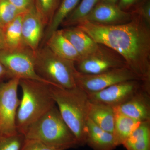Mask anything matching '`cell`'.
<instances>
[{"mask_svg":"<svg viewBox=\"0 0 150 150\" xmlns=\"http://www.w3.org/2000/svg\"><path fill=\"white\" fill-rule=\"evenodd\" d=\"M75 26L96 43L119 54L140 80L150 83V26L139 12L133 13L131 20L123 24L105 25L83 21Z\"/></svg>","mask_w":150,"mask_h":150,"instance_id":"6da1fadb","label":"cell"},{"mask_svg":"<svg viewBox=\"0 0 150 150\" xmlns=\"http://www.w3.org/2000/svg\"><path fill=\"white\" fill-rule=\"evenodd\" d=\"M51 95L60 114L75 137L79 146L86 144L87 93L79 87L66 88L50 85Z\"/></svg>","mask_w":150,"mask_h":150,"instance_id":"7a4b0ae2","label":"cell"},{"mask_svg":"<svg viewBox=\"0 0 150 150\" xmlns=\"http://www.w3.org/2000/svg\"><path fill=\"white\" fill-rule=\"evenodd\" d=\"M22 96L16 118L17 129L23 134L33 123L56 105L51 95L50 85L31 79L19 80Z\"/></svg>","mask_w":150,"mask_h":150,"instance_id":"3957f363","label":"cell"},{"mask_svg":"<svg viewBox=\"0 0 150 150\" xmlns=\"http://www.w3.org/2000/svg\"><path fill=\"white\" fill-rule=\"evenodd\" d=\"M23 135L25 139L37 140L48 146L66 150L79 146L56 104L28 126Z\"/></svg>","mask_w":150,"mask_h":150,"instance_id":"277c9868","label":"cell"},{"mask_svg":"<svg viewBox=\"0 0 150 150\" xmlns=\"http://www.w3.org/2000/svg\"><path fill=\"white\" fill-rule=\"evenodd\" d=\"M35 71L51 85L66 88L77 86L75 62L57 56L46 45L34 52Z\"/></svg>","mask_w":150,"mask_h":150,"instance_id":"5b68a950","label":"cell"},{"mask_svg":"<svg viewBox=\"0 0 150 150\" xmlns=\"http://www.w3.org/2000/svg\"><path fill=\"white\" fill-rule=\"evenodd\" d=\"M19 80L11 78L0 83V136L18 133L16 118L20 100L18 96Z\"/></svg>","mask_w":150,"mask_h":150,"instance_id":"8992f818","label":"cell"},{"mask_svg":"<svg viewBox=\"0 0 150 150\" xmlns=\"http://www.w3.org/2000/svg\"><path fill=\"white\" fill-rule=\"evenodd\" d=\"M0 61L12 78L33 80L49 84L36 73L34 52L29 48L17 51H0Z\"/></svg>","mask_w":150,"mask_h":150,"instance_id":"52a82bcc","label":"cell"},{"mask_svg":"<svg viewBox=\"0 0 150 150\" xmlns=\"http://www.w3.org/2000/svg\"><path fill=\"white\" fill-rule=\"evenodd\" d=\"M134 80L142 81L126 67L97 74H86L77 71L76 76L77 86L87 93L99 91L115 84Z\"/></svg>","mask_w":150,"mask_h":150,"instance_id":"ba28073f","label":"cell"},{"mask_svg":"<svg viewBox=\"0 0 150 150\" xmlns=\"http://www.w3.org/2000/svg\"><path fill=\"white\" fill-rule=\"evenodd\" d=\"M150 84L134 80L115 84L99 91L87 93L90 102L114 108L126 102L143 89L150 88Z\"/></svg>","mask_w":150,"mask_h":150,"instance_id":"9c48e42d","label":"cell"},{"mask_svg":"<svg viewBox=\"0 0 150 150\" xmlns=\"http://www.w3.org/2000/svg\"><path fill=\"white\" fill-rule=\"evenodd\" d=\"M102 46L100 44L99 48L93 54L75 62L78 71L86 74H97L117 68L127 67L126 62L119 54Z\"/></svg>","mask_w":150,"mask_h":150,"instance_id":"30bf717a","label":"cell"},{"mask_svg":"<svg viewBox=\"0 0 150 150\" xmlns=\"http://www.w3.org/2000/svg\"><path fill=\"white\" fill-rule=\"evenodd\" d=\"M132 15L133 13L123 10L116 4L100 2L81 22L86 21L105 25H116L130 21Z\"/></svg>","mask_w":150,"mask_h":150,"instance_id":"8fae6325","label":"cell"},{"mask_svg":"<svg viewBox=\"0 0 150 150\" xmlns=\"http://www.w3.org/2000/svg\"><path fill=\"white\" fill-rule=\"evenodd\" d=\"M113 108L116 112L136 121H150V89H143L126 102Z\"/></svg>","mask_w":150,"mask_h":150,"instance_id":"7c38bea8","label":"cell"},{"mask_svg":"<svg viewBox=\"0 0 150 150\" xmlns=\"http://www.w3.org/2000/svg\"><path fill=\"white\" fill-rule=\"evenodd\" d=\"M45 25L35 6L25 13L22 22V34L25 46L35 51L43 40Z\"/></svg>","mask_w":150,"mask_h":150,"instance_id":"4fadbf2b","label":"cell"},{"mask_svg":"<svg viewBox=\"0 0 150 150\" xmlns=\"http://www.w3.org/2000/svg\"><path fill=\"white\" fill-rule=\"evenodd\" d=\"M62 30L65 37L69 40L81 58L93 54L100 46V44L96 43L77 26L66 27Z\"/></svg>","mask_w":150,"mask_h":150,"instance_id":"5bb4252c","label":"cell"},{"mask_svg":"<svg viewBox=\"0 0 150 150\" xmlns=\"http://www.w3.org/2000/svg\"><path fill=\"white\" fill-rule=\"evenodd\" d=\"M86 144L93 150H114L118 146L113 134L103 130L88 118Z\"/></svg>","mask_w":150,"mask_h":150,"instance_id":"9a60e30c","label":"cell"},{"mask_svg":"<svg viewBox=\"0 0 150 150\" xmlns=\"http://www.w3.org/2000/svg\"><path fill=\"white\" fill-rule=\"evenodd\" d=\"M45 45L53 53L63 59L76 62L81 58L69 40L64 35L62 29H58L53 33L45 41Z\"/></svg>","mask_w":150,"mask_h":150,"instance_id":"2e32d148","label":"cell"},{"mask_svg":"<svg viewBox=\"0 0 150 150\" xmlns=\"http://www.w3.org/2000/svg\"><path fill=\"white\" fill-rule=\"evenodd\" d=\"M88 116L100 128L113 134L115 120V112L113 107L89 101Z\"/></svg>","mask_w":150,"mask_h":150,"instance_id":"e0dca14e","label":"cell"},{"mask_svg":"<svg viewBox=\"0 0 150 150\" xmlns=\"http://www.w3.org/2000/svg\"><path fill=\"white\" fill-rule=\"evenodd\" d=\"M25 13L3 27L6 46L4 50L17 51L28 48L25 44L22 34V22Z\"/></svg>","mask_w":150,"mask_h":150,"instance_id":"ac0fdd59","label":"cell"},{"mask_svg":"<svg viewBox=\"0 0 150 150\" xmlns=\"http://www.w3.org/2000/svg\"><path fill=\"white\" fill-rule=\"evenodd\" d=\"M123 145L127 150H150V121L141 122Z\"/></svg>","mask_w":150,"mask_h":150,"instance_id":"d6986e66","label":"cell"},{"mask_svg":"<svg viewBox=\"0 0 150 150\" xmlns=\"http://www.w3.org/2000/svg\"><path fill=\"white\" fill-rule=\"evenodd\" d=\"M80 0H62L51 22L44 31L43 42L45 43L52 33L59 29L65 19L77 6Z\"/></svg>","mask_w":150,"mask_h":150,"instance_id":"ffe728a7","label":"cell"},{"mask_svg":"<svg viewBox=\"0 0 150 150\" xmlns=\"http://www.w3.org/2000/svg\"><path fill=\"white\" fill-rule=\"evenodd\" d=\"M115 120L113 134L118 146L123 145L140 125L141 122L136 121L120 112L115 111Z\"/></svg>","mask_w":150,"mask_h":150,"instance_id":"44dd1931","label":"cell"},{"mask_svg":"<svg viewBox=\"0 0 150 150\" xmlns=\"http://www.w3.org/2000/svg\"><path fill=\"white\" fill-rule=\"evenodd\" d=\"M98 1L82 0L80 4L65 19L61 25L65 28L76 25L90 12Z\"/></svg>","mask_w":150,"mask_h":150,"instance_id":"7402d4cb","label":"cell"},{"mask_svg":"<svg viewBox=\"0 0 150 150\" xmlns=\"http://www.w3.org/2000/svg\"><path fill=\"white\" fill-rule=\"evenodd\" d=\"M60 1V0H35V9L45 27L51 22Z\"/></svg>","mask_w":150,"mask_h":150,"instance_id":"603a6c76","label":"cell"},{"mask_svg":"<svg viewBox=\"0 0 150 150\" xmlns=\"http://www.w3.org/2000/svg\"><path fill=\"white\" fill-rule=\"evenodd\" d=\"M23 13L8 0H0V26L4 27Z\"/></svg>","mask_w":150,"mask_h":150,"instance_id":"cb8c5ba5","label":"cell"},{"mask_svg":"<svg viewBox=\"0 0 150 150\" xmlns=\"http://www.w3.org/2000/svg\"><path fill=\"white\" fill-rule=\"evenodd\" d=\"M25 140L24 135L20 133L0 136V150H21Z\"/></svg>","mask_w":150,"mask_h":150,"instance_id":"d4e9b609","label":"cell"},{"mask_svg":"<svg viewBox=\"0 0 150 150\" xmlns=\"http://www.w3.org/2000/svg\"><path fill=\"white\" fill-rule=\"evenodd\" d=\"M21 150H66L46 145L37 140L25 139Z\"/></svg>","mask_w":150,"mask_h":150,"instance_id":"484cf974","label":"cell"},{"mask_svg":"<svg viewBox=\"0 0 150 150\" xmlns=\"http://www.w3.org/2000/svg\"><path fill=\"white\" fill-rule=\"evenodd\" d=\"M10 2L15 6L23 12L28 11L35 7V0H8Z\"/></svg>","mask_w":150,"mask_h":150,"instance_id":"4316f807","label":"cell"},{"mask_svg":"<svg viewBox=\"0 0 150 150\" xmlns=\"http://www.w3.org/2000/svg\"><path fill=\"white\" fill-rule=\"evenodd\" d=\"M139 13L140 14L147 24L150 25V1L147 0L141 8Z\"/></svg>","mask_w":150,"mask_h":150,"instance_id":"83f0119b","label":"cell"},{"mask_svg":"<svg viewBox=\"0 0 150 150\" xmlns=\"http://www.w3.org/2000/svg\"><path fill=\"white\" fill-rule=\"evenodd\" d=\"M12 78L5 67L0 61V83Z\"/></svg>","mask_w":150,"mask_h":150,"instance_id":"f1b7e54d","label":"cell"},{"mask_svg":"<svg viewBox=\"0 0 150 150\" xmlns=\"http://www.w3.org/2000/svg\"><path fill=\"white\" fill-rule=\"evenodd\" d=\"M139 1V0H119L118 6L124 11V9L130 7Z\"/></svg>","mask_w":150,"mask_h":150,"instance_id":"f546056e","label":"cell"},{"mask_svg":"<svg viewBox=\"0 0 150 150\" xmlns=\"http://www.w3.org/2000/svg\"><path fill=\"white\" fill-rule=\"evenodd\" d=\"M5 43L3 28L0 26V51L5 50Z\"/></svg>","mask_w":150,"mask_h":150,"instance_id":"4dcf8cb0","label":"cell"},{"mask_svg":"<svg viewBox=\"0 0 150 150\" xmlns=\"http://www.w3.org/2000/svg\"><path fill=\"white\" fill-rule=\"evenodd\" d=\"M100 2L110 3V4H116V3L118 1V0H100Z\"/></svg>","mask_w":150,"mask_h":150,"instance_id":"1f68e13d","label":"cell"}]
</instances>
